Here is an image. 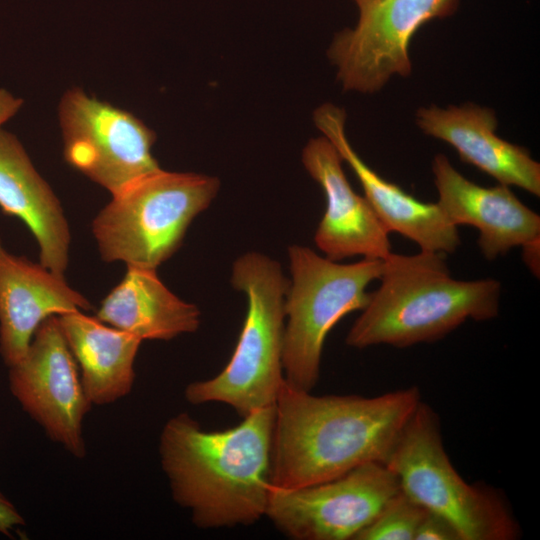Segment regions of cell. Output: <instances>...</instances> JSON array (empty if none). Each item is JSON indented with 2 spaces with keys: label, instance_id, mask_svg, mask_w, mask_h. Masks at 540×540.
I'll use <instances>...</instances> for the list:
<instances>
[{
  "label": "cell",
  "instance_id": "1",
  "mask_svg": "<svg viewBox=\"0 0 540 540\" xmlns=\"http://www.w3.org/2000/svg\"><path fill=\"white\" fill-rule=\"evenodd\" d=\"M421 401L417 386L374 397L316 396L284 379L275 402L272 486L312 485L384 464Z\"/></svg>",
  "mask_w": 540,
  "mask_h": 540
},
{
  "label": "cell",
  "instance_id": "2",
  "mask_svg": "<svg viewBox=\"0 0 540 540\" xmlns=\"http://www.w3.org/2000/svg\"><path fill=\"white\" fill-rule=\"evenodd\" d=\"M275 405L220 431L188 413L164 424L158 452L171 497L200 529L256 523L266 514L271 482Z\"/></svg>",
  "mask_w": 540,
  "mask_h": 540
},
{
  "label": "cell",
  "instance_id": "3",
  "mask_svg": "<svg viewBox=\"0 0 540 540\" xmlns=\"http://www.w3.org/2000/svg\"><path fill=\"white\" fill-rule=\"evenodd\" d=\"M378 279L379 287L346 336L350 347L431 343L468 319L488 321L499 313L500 282L454 279L443 253L391 252L382 260Z\"/></svg>",
  "mask_w": 540,
  "mask_h": 540
},
{
  "label": "cell",
  "instance_id": "4",
  "mask_svg": "<svg viewBox=\"0 0 540 540\" xmlns=\"http://www.w3.org/2000/svg\"><path fill=\"white\" fill-rule=\"evenodd\" d=\"M231 283L247 297V313L233 355L216 376L189 383L193 405L223 403L240 416L274 406L284 382V300L289 280L279 262L248 252L234 262Z\"/></svg>",
  "mask_w": 540,
  "mask_h": 540
},
{
  "label": "cell",
  "instance_id": "5",
  "mask_svg": "<svg viewBox=\"0 0 540 540\" xmlns=\"http://www.w3.org/2000/svg\"><path fill=\"white\" fill-rule=\"evenodd\" d=\"M219 187L213 176L161 168L134 181L112 195L92 222L102 260L157 269L179 249Z\"/></svg>",
  "mask_w": 540,
  "mask_h": 540
},
{
  "label": "cell",
  "instance_id": "6",
  "mask_svg": "<svg viewBox=\"0 0 540 540\" xmlns=\"http://www.w3.org/2000/svg\"><path fill=\"white\" fill-rule=\"evenodd\" d=\"M400 489L447 520L461 540H515L520 526L496 490L467 483L443 444L440 419L420 402L384 463Z\"/></svg>",
  "mask_w": 540,
  "mask_h": 540
},
{
  "label": "cell",
  "instance_id": "7",
  "mask_svg": "<svg viewBox=\"0 0 540 540\" xmlns=\"http://www.w3.org/2000/svg\"><path fill=\"white\" fill-rule=\"evenodd\" d=\"M291 281L284 300L283 374L291 386L312 391L330 330L345 315L368 303L367 286L378 279L382 260L343 264L306 246L288 248Z\"/></svg>",
  "mask_w": 540,
  "mask_h": 540
},
{
  "label": "cell",
  "instance_id": "8",
  "mask_svg": "<svg viewBox=\"0 0 540 540\" xmlns=\"http://www.w3.org/2000/svg\"><path fill=\"white\" fill-rule=\"evenodd\" d=\"M66 162L114 195L160 168L153 130L132 113L68 90L58 108Z\"/></svg>",
  "mask_w": 540,
  "mask_h": 540
},
{
  "label": "cell",
  "instance_id": "9",
  "mask_svg": "<svg viewBox=\"0 0 540 540\" xmlns=\"http://www.w3.org/2000/svg\"><path fill=\"white\" fill-rule=\"evenodd\" d=\"M399 490L385 464L367 463L312 485L272 486L265 516L294 540H355Z\"/></svg>",
  "mask_w": 540,
  "mask_h": 540
},
{
  "label": "cell",
  "instance_id": "10",
  "mask_svg": "<svg viewBox=\"0 0 540 540\" xmlns=\"http://www.w3.org/2000/svg\"><path fill=\"white\" fill-rule=\"evenodd\" d=\"M458 0H363L353 28L336 34L328 57L345 90L380 91L394 76L412 70L409 46L426 22L452 14Z\"/></svg>",
  "mask_w": 540,
  "mask_h": 540
},
{
  "label": "cell",
  "instance_id": "11",
  "mask_svg": "<svg viewBox=\"0 0 540 540\" xmlns=\"http://www.w3.org/2000/svg\"><path fill=\"white\" fill-rule=\"evenodd\" d=\"M8 368L10 392L23 411L52 442L84 458L83 421L91 404L57 315L39 325L24 356Z\"/></svg>",
  "mask_w": 540,
  "mask_h": 540
},
{
  "label": "cell",
  "instance_id": "12",
  "mask_svg": "<svg viewBox=\"0 0 540 540\" xmlns=\"http://www.w3.org/2000/svg\"><path fill=\"white\" fill-rule=\"evenodd\" d=\"M302 163L326 199L314 235L319 250L336 262L354 256L384 260L392 252L389 232L368 200L349 184L332 143L324 136L310 139L302 150Z\"/></svg>",
  "mask_w": 540,
  "mask_h": 540
},
{
  "label": "cell",
  "instance_id": "13",
  "mask_svg": "<svg viewBox=\"0 0 540 540\" xmlns=\"http://www.w3.org/2000/svg\"><path fill=\"white\" fill-rule=\"evenodd\" d=\"M431 168L438 193L436 204L453 225L478 230L477 243L486 260L540 239V216L509 186H480L456 170L444 154L433 158Z\"/></svg>",
  "mask_w": 540,
  "mask_h": 540
},
{
  "label": "cell",
  "instance_id": "14",
  "mask_svg": "<svg viewBox=\"0 0 540 540\" xmlns=\"http://www.w3.org/2000/svg\"><path fill=\"white\" fill-rule=\"evenodd\" d=\"M313 121L359 180L364 197L390 232L415 242L422 251L452 254L461 244L458 227L442 213L436 203H425L398 185L382 178L357 154L345 131V111L324 103L313 114Z\"/></svg>",
  "mask_w": 540,
  "mask_h": 540
},
{
  "label": "cell",
  "instance_id": "15",
  "mask_svg": "<svg viewBox=\"0 0 540 540\" xmlns=\"http://www.w3.org/2000/svg\"><path fill=\"white\" fill-rule=\"evenodd\" d=\"M426 135L453 147L460 159L490 175L499 184L540 196V164L530 152L499 137L495 112L473 103L446 108L430 105L416 112Z\"/></svg>",
  "mask_w": 540,
  "mask_h": 540
},
{
  "label": "cell",
  "instance_id": "16",
  "mask_svg": "<svg viewBox=\"0 0 540 540\" xmlns=\"http://www.w3.org/2000/svg\"><path fill=\"white\" fill-rule=\"evenodd\" d=\"M89 309L63 274L11 254L0 239V355L8 367L24 356L46 318Z\"/></svg>",
  "mask_w": 540,
  "mask_h": 540
},
{
  "label": "cell",
  "instance_id": "17",
  "mask_svg": "<svg viewBox=\"0 0 540 540\" xmlns=\"http://www.w3.org/2000/svg\"><path fill=\"white\" fill-rule=\"evenodd\" d=\"M0 209L19 218L34 235L40 263L63 274L69 262L70 229L64 211L18 138L0 126Z\"/></svg>",
  "mask_w": 540,
  "mask_h": 540
},
{
  "label": "cell",
  "instance_id": "18",
  "mask_svg": "<svg viewBox=\"0 0 540 540\" xmlns=\"http://www.w3.org/2000/svg\"><path fill=\"white\" fill-rule=\"evenodd\" d=\"M57 319L91 406L127 396L134 386V364L142 340L83 311L60 314Z\"/></svg>",
  "mask_w": 540,
  "mask_h": 540
},
{
  "label": "cell",
  "instance_id": "19",
  "mask_svg": "<svg viewBox=\"0 0 540 540\" xmlns=\"http://www.w3.org/2000/svg\"><path fill=\"white\" fill-rule=\"evenodd\" d=\"M96 317L143 340H171L195 332L200 310L160 280L156 269L127 266L121 282L101 301Z\"/></svg>",
  "mask_w": 540,
  "mask_h": 540
},
{
  "label": "cell",
  "instance_id": "20",
  "mask_svg": "<svg viewBox=\"0 0 540 540\" xmlns=\"http://www.w3.org/2000/svg\"><path fill=\"white\" fill-rule=\"evenodd\" d=\"M425 512L400 489L355 540H414Z\"/></svg>",
  "mask_w": 540,
  "mask_h": 540
},
{
  "label": "cell",
  "instance_id": "21",
  "mask_svg": "<svg viewBox=\"0 0 540 540\" xmlns=\"http://www.w3.org/2000/svg\"><path fill=\"white\" fill-rule=\"evenodd\" d=\"M414 540H461V538L447 520L426 510Z\"/></svg>",
  "mask_w": 540,
  "mask_h": 540
},
{
  "label": "cell",
  "instance_id": "22",
  "mask_svg": "<svg viewBox=\"0 0 540 540\" xmlns=\"http://www.w3.org/2000/svg\"><path fill=\"white\" fill-rule=\"evenodd\" d=\"M25 525V519L13 503L0 492V533L11 536L12 532Z\"/></svg>",
  "mask_w": 540,
  "mask_h": 540
},
{
  "label": "cell",
  "instance_id": "23",
  "mask_svg": "<svg viewBox=\"0 0 540 540\" xmlns=\"http://www.w3.org/2000/svg\"><path fill=\"white\" fill-rule=\"evenodd\" d=\"M23 100L4 88H0V126L21 109Z\"/></svg>",
  "mask_w": 540,
  "mask_h": 540
},
{
  "label": "cell",
  "instance_id": "24",
  "mask_svg": "<svg viewBox=\"0 0 540 540\" xmlns=\"http://www.w3.org/2000/svg\"><path fill=\"white\" fill-rule=\"evenodd\" d=\"M522 259L533 275L539 277L540 239L522 246Z\"/></svg>",
  "mask_w": 540,
  "mask_h": 540
},
{
  "label": "cell",
  "instance_id": "25",
  "mask_svg": "<svg viewBox=\"0 0 540 540\" xmlns=\"http://www.w3.org/2000/svg\"><path fill=\"white\" fill-rule=\"evenodd\" d=\"M356 2V4H358L359 2L363 1V0H354Z\"/></svg>",
  "mask_w": 540,
  "mask_h": 540
}]
</instances>
